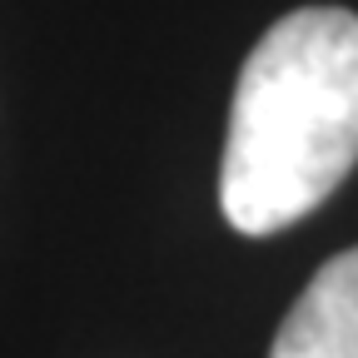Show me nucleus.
<instances>
[{
	"label": "nucleus",
	"mask_w": 358,
	"mask_h": 358,
	"mask_svg": "<svg viewBox=\"0 0 358 358\" xmlns=\"http://www.w3.org/2000/svg\"><path fill=\"white\" fill-rule=\"evenodd\" d=\"M358 164V15L308 6L249 50L219 164V209L239 234H279Z\"/></svg>",
	"instance_id": "f257e3e1"
},
{
	"label": "nucleus",
	"mask_w": 358,
	"mask_h": 358,
	"mask_svg": "<svg viewBox=\"0 0 358 358\" xmlns=\"http://www.w3.org/2000/svg\"><path fill=\"white\" fill-rule=\"evenodd\" d=\"M268 358H358V249L334 254L308 279Z\"/></svg>",
	"instance_id": "f03ea898"
}]
</instances>
